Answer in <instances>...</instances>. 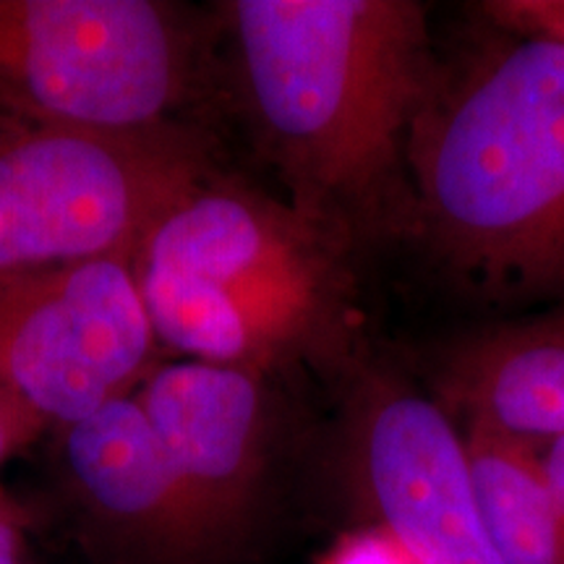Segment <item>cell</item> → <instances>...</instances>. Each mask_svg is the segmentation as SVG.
Masks as SVG:
<instances>
[{"label":"cell","instance_id":"6da1fadb","mask_svg":"<svg viewBox=\"0 0 564 564\" xmlns=\"http://www.w3.org/2000/svg\"><path fill=\"white\" fill-rule=\"evenodd\" d=\"M241 89L303 217L352 251L415 236L411 147L440 76L415 0L225 6Z\"/></svg>","mask_w":564,"mask_h":564},{"label":"cell","instance_id":"7a4b0ae2","mask_svg":"<svg viewBox=\"0 0 564 564\" xmlns=\"http://www.w3.org/2000/svg\"><path fill=\"white\" fill-rule=\"evenodd\" d=\"M415 236L486 301L564 303V45L505 32L436 76L411 147Z\"/></svg>","mask_w":564,"mask_h":564},{"label":"cell","instance_id":"3957f363","mask_svg":"<svg viewBox=\"0 0 564 564\" xmlns=\"http://www.w3.org/2000/svg\"><path fill=\"white\" fill-rule=\"evenodd\" d=\"M350 249L217 167L144 232L133 272L160 348L270 377L348 348Z\"/></svg>","mask_w":564,"mask_h":564},{"label":"cell","instance_id":"277c9868","mask_svg":"<svg viewBox=\"0 0 564 564\" xmlns=\"http://www.w3.org/2000/svg\"><path fill=\"white\" fill-rule=\"evenodd\" d=\"M212 167L186 123L110 133L0 112V280L133 253Z\"/></svg>","mask_w":564,"mask_h":564},{"label":"cell","instance_id":"5b68a950","mask_svg":"<svg viewBox=\"0 0 564 564\" xmlns=\"http://www.w3.org/2000/svg\"><path fill=\"white\" fill-rule=\"evenodd\" d=\"M199 37L162 0H0V112L110 133L181 126Z\"/></svg>","mask_w":564,"mask_h":564},{"label":"cell","instance_id":"8992f818","mask_svg":"<svg viewBox=\"0 0 564 564\" xmlns=\"http://www.w3.org/2000/svg\"><path fill=\"white\" fill-rule=\"evenodd\" d=\"M158 348L133 253L0 280V390L51 429L137 392Z\"/></svg>","mask_w":564,"mask_h":564},{"label":"cell","instance_id":"52a82bcc","mask_svg":"<svg viewBox=\"0 0 564 564\" xmlns=\"http://www.w3.org/2000/svg\"><path fill=\"white\" fill-rule=\"evenodd\" d=\"M137 398L173 468L199 564L223 562L251 533L270 478L267 377L181 361L152 369Z\"/></svg>","mask_w":564,"mask_h":564},{"label":"cell","instance_id":"ba28073f","mask_svg":"<svg viewBox=\"0 0 564 564\" xmlns=\"http://www.w3.org/2000/svg\"><path fill=\"white\" fill-rule=\"evenodd\" d=\"M356 474L371 523L426 564H502L486 533L460 421L440 400L384 390L356 429Z\"/></svg>","mask_w":564,"mask_h":564},{"label":"cell","instance_id":"9c48e42d","mask_svg":"<svg viewBox=\"0 0 564 564\" xmlns=\"http://www.w3.org/2000/svg\"><path fill=\"white\" fill-rule=\"evenodd\" d=\"M61 432L70 484L105 533L150 564H199L173 468L137 392Z\"/></svg>","mask_w":564,"mask_h":564},{"label":"cell","instance_id":"30bf717a","mask_svg":"<svg viewBox=\"0 0 564 564\" xmlns=\"http://www.w3.org/2000/svg\"><path fill=\"white\" fill-rule=\"evenodd\" d=\"M436 400L463 423L549 442L564 434V306L463 343Z\"/></svg>","mask_w":564,"mask_h":564},{"label":"cell","instance_id":"8fae6325","mask_svg":"<svg viewBox=\"0 0 564 564\" xmlns=\"http://www.w3.org/2000/svg\"><path fill=\"white\" fill-rule=\"evenodd\" d=\"M481 518L502 564H564V520L546 481L541 444L463 423Z\"/></svg>","mask_w":564,"mask_h":564},{"label":"cell","instance_id":"7c38bea8","mask_svg":"<svg viewBox=\"0 0 564 564\" xmlns=\"http://www.w3.org/2000/svg\"><path fill=\"white\" fill-rule=\"evenodd\" d=\"M316 564H426L384 525L366 523L337 535Z\"/></svg>","mask_w":564,"mask_h":564},{"label":"cell","instance_id":"4fadbf2b","mask_svg":"<svg viewBox=\"0 0 564 564\" xmlns=\"http://www.w3.org/2000/svg\"><path fill=\"white\" fill-rule=\"evenodd\" d=\"M481 11L497 30L556 40L564 45V0H489Z\"/></svg>","mask_w":564,"mask_h":564},{"label":"cell","instance_id":"5bb4252c","mask_svg":"<svg viewBox=\"0 0 564 564\" xmlns=\"http://www.w3.org/2000/svg\"><path fill=\"white\" fill-rule=\"evenodd\" d=\"M45 429L51 426L37 413L21 405L13 394L0 390V465L37 440Z\"/></svg>","mask_w":564,"mask_h":564},{"label":"cell","instance_id":"9a60e30c","mask_svg":"<svg viewBox=\"0 0 564 564\" xmlns=\"http://www.w3.org/2000/svg\"><path fill=\"white\" fill-rule=\"evenodd\" d=\"M541 460H544L546 481L552 486L554 502L560 507V514L564 520V434L554 436L549 442H541Z\"/></svg>","mask_w":564,"mask_h":564},{"label":"cell","instance_id":"2e32d148","mask_svg":"<svg viewBox=\"0 0 564 564\" xmlns=\"http://www.w3.org/2000/svg\"><path fill=\"white\" fill-rule=\"evenodd\" d=\"M0 564H21V539L9 507L0 499Z\"/></svg>","mask_w":564,"mask_h":564}]
</instances>
